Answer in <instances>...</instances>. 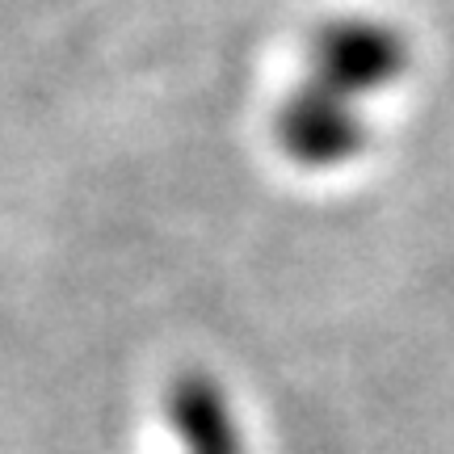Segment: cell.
Wrapping results in <instances>:
<instances>
[{
  "label": "cell",
  "instance_id": "6da1fadb",
  "mask_svg": "<svg viewBox=\"0 0 454 454\" xmlns=\"http://www.w3.org/2000/svg\"><path fill=\"white\" fill-rule=\"evenodd\" d=\"M408 67H412V43L387 17H328L308 43V81L357 106L395 89L408 76Z\"/></svg>",
  "mask_w": 454,
  "mask_h": 454
},
{
  "label": "cell",
  "instance_id": "7a4b0ae2",
  "mask_svg": "<svg viewBox=\"0 0 454 454\" xmlns=\"http://www.w3.org/2000/svg\"><path fill=\"white\" fill-rule=\"evenodd\" d=\"M274 144L303 173H340L371 152L366 106L299 81L274 114Z\"/></svg>",
  "mask_w": 454,
  "mask_h": 454
},
{
  "label": "cell",
  "instance_id": "3957f363",
  "mask_svg": "<svg viewBox=\"0 0 454 454\" xmlns=\"http://www.w3.org/2000/svg\"><path fill=\"white\" fill-rule=\"evenodd\" d=\"M164 421L181 454H248V434L227 387L207 371L177 374L164 391Z\"/></svg>",
  "mask_w": 454,
  "mask_h": 454
}]
</instances>
